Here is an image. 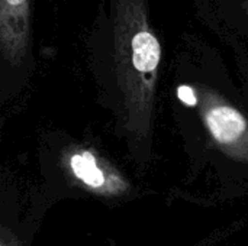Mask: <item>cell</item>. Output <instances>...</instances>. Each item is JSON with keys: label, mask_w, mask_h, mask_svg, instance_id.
I'll return each instance as SVG.
<instances>
[{"label": "cell", "mask_w": 248, "mask_h": 246, "mask_svg": "<svg viewBox=\"0 0 248 246\" xmlns=\"http://www.w3.org/2000/svg\"><path fill=\"white\" fill-rule=\"evenodd\" d=\"M205 122L212 136L222 145L238 142L247 132L246 119L234 107L227 104H215L205 110Z\"/></svg>", "instance_id": "6da1fadb"}, {"label": "cell", "mask_w": 248, "mask_h": 246, "mask_svg": "<svg viewBox=\"0 0 248 246\" xmlns=\"http://www.w3.org/2000/svg\"><path fill=\"white\" fill-rule=\"evenodd\" d=\"M177 97H179L186 106H190V107L196 106V103H198L196 96H195V91H193V88L189 87V86H180V87L177 88Z\"/></svg>", "instance_id": "277c9868"}, {"label": "cell", "mask_w": 248, "mask_h": 246, "mask_svg": "<svg viewBox=\"0 0 248 246\" xmlns=\"http://www.w3.org/2000/svg\"><path fill=\"white\" fill-rule=\"evenodd\" d=\"M70 165H71V170L76 174V177L78 180H81L84 184L94 187V188L103 186V183H105L103 173L97 167L96 159L90 152L84 151L81 154L73 155L70 159Z\"/></svg>", "instance_id": "3957f363"}, {"label": "cell", "mask_w": 248, "mask_h": 246, "mask_svg": "<svg viewBox=\"0 0 248 246\" xmlns=\"http://www.w3.org/2000/svg\"><path fill=\"white\" fill-rule=\"evenodd\" d=\"M25 1H26V0H3V4H4V6L7 4V6H12V7H13V6H22Z\"/></svg>", "instance_id": "5b68a950"}, {"label": "cell", "mask_w": 248, "mask_h": 246, "mask_svg": "<svg viewBox=\"0 0 248 246\" xmlns=\"http://www.w3.org/2000/svg\"><path fill=\"white\" fill-rule=\"evenodd\" d=\"M161 58V46L157 38L145 28L138 29L132 36V64L137 71L154 75Z\"/></svg>", "instance_id": "7a4b0ae2"}]
</instances>
